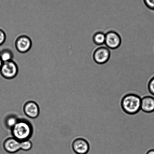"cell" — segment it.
I'll return each instance as SVG.
<instances>
[{
	"label": "cell",
	"instance_id": "19",
	"mask_svg": "<svg viewBox=\"0 0 154 154\" xmlns=\"http://www.w3.org/2000/svg\"><path fill=\"white\" fill-rule=\"evenodd\" d=\"M3 62L2 61V60L0 59V69H1L2 66Z\"/></svg>",
	"mask_w": 154,
	"mask_h": 154
},
{
	"label": "cell",
	"instance_id": "17",
	"mask_svg": "<svg viewBox=\"0 0 154 154\" xmlns=\"http://www.w3.org/2000/svg\"><path fill=\"white\" fill-rule=\"evenodd\" d=\"M6 35L3 30L0 29V46L3 44L6 40Z\"/></svg>",
	"mask_w": 154,
	"mask_h": 154
},
{
	"label": "cell",
	"instance_id": "13",
	"mask_svg": "<svg viewBox=\"0 0 154 154\" xmlns=\"http://www.w3.org/2000/svg\"><path fill=\"white\" fill-rule=\"evenodd\" d=\"M19 120V119L14 115H8L6 117L5 123L7 127L11 129L17 123Z\"/></svg>",
	"mask_w": 154,
	"mask_h": 154
},
{
	"label": "cell",
	"instance_id": "4",
	"mask_svg": "<svg viewBox=\"0 0 154 154\" xmlns=\"http://www.w3.org/2000/svg\"><path fill=\"white\" fill-rule=\"evenodd\" d=\"M109 49L105 45H101L95 51L93 55L94 61L98 64H104L108 61L110 58Z\"/></svg>",
	"mask_w": 154,
	"mask_h": 154
},
{
	"label": "cell",
	"instance_id": "9",
	"mask_svg": "<svg viewBox=\"0 0 154 154\" xmlns=\"http://www.w3.org/2000/svg\"><path fill=\"white\" fill-rule=\"evenodd\" d=\"M3 147L8 153H15L20 150V142L13 137L9 138L4 141Z\"/></svg>",
	"mask_w": 154,
	"mask_h": 154
},
{
	"label": "cell",
	"instance_id": "18",
	"mask_svg": "<svg viewBox=\"0 0 154 154\" xmlns=\"http://www.w3.org/2000/svg\"><path fill=\"white\" fill-rule=\"evenodd\" d=\"M146 154H154V149H152L149 150Z\"/></svg>",
	"mask_w": 154,
	"mask_h": 154
},
{
	"label": "cell",
	"instance_id": "6",
	"mask_svg": "<svg viewBox=\"0 0 154 154\" xmlns=\"http://www.w3.org/2000/svg\"><path fill=\"white\" fill-rule=\"evenodd\" d=\"M72 147L76 154H87L90 150V146L86 140L82 138H77L72 142Z\"/></svg>",
	"mask_w": 154,
	"mask_h": 154
},
{
	"label": "cell",
	"instance_id": "1",
	"mask_svg": "<svg viewBox=\"0 0 154 154\" xmlns=\"http://www.w3.org/2000/svg\"><path fill=\"white\" fill-rule=\"evenodd\" d=\"M11 132L14 138L21 142L29 140L32 136L33 128L32 125L26 119H19L12 128Z\"/></svg>",
	"mask_w": 154,
	"mask_h": 154
},
{
	"label": "cell",
	"instance_id": "12",
	"mask_svg": "<svg viewBox=\"0 0 154 154\" xmlns=\"http://www.w3.org/2000/svg\"><path fill=\"white\" fill-rule=\"evenodd\" d=\"M106 34L101 32L95 33L94 35L93 40L96 45L100 46L105 44Z\"/></svg>",
	"mask_w": 154,
	"mask_h": 154
},
{
	"label": "cell",
	"instance_id": "14",
	"mask_svg": "<svg viewBox=\"0 0 154 154\" xmlns=\"http://www.w3.org/2000/svg\"><path fill=\"white\" fill-rule=\"evenodd\" d=\"M32 147V143L29 140L20 142V149L22 150L28 151L31 150Z\"/></svg>",
	"mask_w": 154,
	"mask_h": 154
},
{
	"label": "cell",
	"instance_id": "16",
	"mask_svg": "<svg viewBox=\"0 0 154 154\" xmlns=\"http://www.w3.org/2000/svg\"><path fill=\"white\" fill-rule=\"evenodd\" d=\"M148 89L150 94L152 96H154V76L149 81Z\"/></svg>",
	"mask_w": 154,
	"mask_h": 154
},
{
	"label": "cell",
	"instance_id": "5",
	"mask_svg": "<svg viewBox=\"0 0 154 154\" xmlns=\"http://www.w3.org/2000/svg\"><path fill=\"white\" fill-rule=\"evenodd\" d=\"M32 42L28 36L21 35L16 39L15 45L18 51L22 53L28 52L31 49Z\"/></svg>",
	"mask_w": 154,
	"mask_h": 154
},
{
	"label": "cell",
	"instance_id": "7",
	"mask_svg": "<svg viewBox=\"0 0 154 154\" xmlns=\"http://www.w3.org/2000/svg\"><path fill=\"white\" fill-rule=\"evenodd\" d=\"M106 34L105 45L109 49H115L119 47L121 43V38L115 32L109 31Z\"/></svg>",
	"mask_w": 154,
	"mask_h": 154
},
{
	"label": "cell",
	"instance_id": "11",
	"mask_svg": "<svg viewBox=\"0 0 154 154\" xmlns=\"http://www.w3.org/2000/svg\"><path fill=\"white\" fill-rule=\"evenodd\" d=\"M13 52L9 48H5L0 51V59L3 63L13 60Z\"/></svg>",
	"mask_w": 154,
	"mask_h": 154
},
{
	"label": "cell",
	"instance_id": "15",
	"mask_svg": "<svg viewBox=\"0 0 154 154\" xmlns=\"http://www.w3.org/2000/svg\"><path fill=\"white\" fill-rule=\"evenodd\" d=\"M145 5L151 10L154 11V0H143Z\"/></svg>",
	"mask_w": 154,
	"mask_h": 154
},
{
	"label": "cell",
	"instance_id": "2",
	"mask_svg": "<svg viewBox=\"0 0 154 154\" xmlns=\"http://www.w3.org/2000/svg\"><path fill=\"white\" fill-rule=\"evenodd\" d=\"M141 98L137 95H127L122 99V108L128 114H135L141 109Z\"/></svg>",
	"mask_w": 154,
	"mask_h": 154
},
{
	"label": "cell",
	"instance_id": "10",
	"mask_svg": "<svg viewBox=\"0 0 154 154\" xmlns=\"http://www.w3.org/2000/svg\"><path fill=\"white\" fill-rule=\"evenodd\" d=\"M141 109L145 112H154V97L147 96L141 99Z\"/></svg>",
	"mask_w": 154,
	"mask_h": 154
},
{
	"label": "cell",
	"instance_id": "8",
	"mask_svg": "<svg viewBox=\"0 0 154 154\" xmlns=\"http://www.w3.org/2000/svg\"><path fill=\"white\" fill-rule=\"evenodd\" d=\"M23 111L26 115L31 118H35L40 114V108L38 104L33 101H29L25 104Z\"/></svg>",
	"mask_w": 154,
	"mask_h": 154
},
{
	"label": "cell",
	"instance_id": "3",
	"mask_svg": "<svg viewBox=\"0 0 154 154\" xmlns=\"http://www.w3.org/2000/svg\"><path fill=\"white\" fill-rule=\"evenodd\" d=\"M17 64L13 60L3 63L0 73L3 77L7 79H11L15 77L18 72Z\"/></svg>",
	"mask_w": 154,
	"mask_h": 154
}]
</instances>
